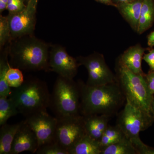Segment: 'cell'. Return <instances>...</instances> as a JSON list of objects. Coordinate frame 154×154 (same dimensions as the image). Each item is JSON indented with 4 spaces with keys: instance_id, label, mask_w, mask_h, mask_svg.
<instances>
[{
    "instance_id": "1",
    "label": "cell",
    "mask_w": 154,
    "mask_h": 154,
    "mask_svg": "<svg viewBox=\"0 0 154 154\" xmlns=\"http://www.w3.org/2000/svg\"><path fill=\"white\" fill-rule=\"evenodd\" d=\"M81 114L84 116H107L110 118L118 114L126 99L116 82L102 85H88L79 81Z\"/></svg>"
},
{
    "instance_id": "2",
    "label": "cell",
    "mask_w": 154,
    "mask_h": 154,
    "mask_svg": "<svg viewBox=\"0 0 154 154\" xmlns=\"http://www.w3.org/2000/svg\"><path fill=\"white\" fill-rule=\"evenodd\" d=\"M8 48L11 63L28 71H50L49 45L32 35L14 39Z\"/></svg>"
},
{
    "instance_id": "3",
    "label": "cell",
    "mask_w": 154,
    "mask_h": 154,
    "mask_svg": "<svg viewBox=\"0 0 154 154\" xmlns=\"http://www.w3.org/2000/svg\"><path fill=\"white\" fill-rule=\"evenodd\" d=\"M51 94L45 82L37 79L24 81L19 88H14L9 96L19 113L27 117L47 112Z\"/></svg>"
},
{
    "instance_id": "4",
    "label": "cell",
    "mask_w": 154,
    "mask_h": 154,
    "mask_svg": "<svg viewBox=\"0 0 154 154\" xmlns=\"http://www.w3.org/2000/svg\"><path fill=\"white\" fill-rule=\"evenodd\" d=\"M117 73L116 82L126 101L140 110L153 121L151 104L154 96L149 90L145 75L135 73L119 62Z\"/></svg>"
},
{
    "instance_id": "5",
    "label": "cell",
    "mask_w": 154,
    "mask_h": 154,
    "mask_svg": "<svg viewBox=\"0 0 154 154\" xmlns=\"http://www.w3.org/2000/svg\"><path fill=\"white\" fill-rule=\"evenodd\" d=\"M49 107L57 118L81 115L79 83L59 75L51 94Z\"/></svg>"
},
{
    "instance_id": "6",
    "label": "cell",
    "mask_w": 154,
    "mask_h": 154,
    "mask_svg": "<svg viewBox=\"0 0 154 154\" xmlns=\"http://www.w3.org/2000/svg\"><path fill=\"white\" fill-rule=\"evenodd\" d=\"M116 125L129 140L139 154H154V148L141 140L140 134L151 125L153 121L139 109L126 101L123 109L118 113Z\"/></svg>"
},
{
    "instance_id": "7",
    "label": "cell",
    "mask_w": 154,
    "mask_h": 154,
    "mask_svg": "<svg viewBox=\"0 0 154 154\" xmlns=\"http://www.w3.org/2000/svg\"><path fill=\"white\" fill-rule=\"evenodd\" d=\"M57 119L54 141L69 153L75 144L86 135L85 117L79 115Z\"/></svg>"
},
{
    "instance_id": "8",
    "label": "cell",
    "mask_w": 154,
    "mask_h": 154,
    "mask_svg": "<svg viewBox=\"0 0 154 154\" xmlns=\"http://www.w3.org/2000/svg\"><path fill=\"white\" fill-rule=\"evenodd\" d=\"M80 65L84 66L88 73L86 84L96 86L116 82V77L107 66L103 56L94 53L87 57H79L77 59Z\"/></svg>"
},
{
    "instance_id": "9",
    "label": "cell",
    "mask_w": 154,
    "mask_h": 154,
    "mask_svg": "<svg viewBox=\"0 0 154 154\" xmlns=\"http://www.w3.org/2000/svg\"><path fill=\"white\" fill-rule=\"evenodd\" d=\"M79 63L69 55L65 48L60 45H53L49 53L50 71L64 78L73 79L77 74Z\"/></svg>"
},
{
    "instance_id": "10",
    "label": "cell",
    "mask_w": 154,
    "mask_h": 154,
    "mask_svg": "<svg viewBox=\"0 0 154 154\" xmlns=\"http://www.w3.org/2000/svg\"><path fill=\"white\" fill-rule=\"evenodd\" d=\"M25 120L36 134L38 148L54 141L57 122L55 116L43 112L28 116Z\"/></svg>"
},
{
    "instance_id": "11",
    "label": "cell",
    "mask_w": 154,
    "mask_h": 154,
    "mask_svg": "<svg viewBox=\"0 0 154 154\" xmlns=\"http://www.w3.org/2000/svg\"><path fill=\"white\" fill-rule=\"evenodd\" d=\"M36 9L27 3L23 11L16 14H8L11 41L33 34L36 23Z\"/></svg>"
},
{
    "instance_id": "12",
    "label": "cell",
    "mask_w": 154,
    "mask_h": 154,
    "mask_svg": "<svg viewBox=\"0 0 154 154\" xmlns=\"http://www.w3.org/2000/svg\"><path fill=\"white\" fill-rule=\"evenodd\" d=\"M38 148V139L35 133L25 120L22 121L12 143L11 154H18L25 151L36 153Z\"/></svg>"
},
{
    "instance_id": "13",
    "label": "cell",
    "mask_w": 154,
    "mask_h": 154,
    "mask_svg": "<svg viewBox=\"0 0 154 154\" xmlns=\"http://www.w3.org/2000/svg\"><path fill=\"white\" fill-rule=\"evenodd\" d=\"M84 117L86 134L95 140L99 141L109 125L110 117L102 115L84 116Z\"/></svg>"
},
{
    "instance_id": "14",
    "label": "cell",
    "mask_w": 154,
    "mask_h": 154,
    "mask_svg": "<svg viewBox=\"0 0 154 154\" xmlns=\"http://www.w3.org/2000/svg\"><path fill=\"white\" fill-rule=\"evenodd\" d=\"M144 52V49L138 45L130 48L122 56L119 63L135 73L144 74L141 66Z\"/></svg>"
},
{
    "instance_id": "15",
    "label": "cell",
    "mask_w": 154,
    "mask_h": 154,
    "mask_svg": "<svg viewBox=\"0 0 154 154\" xmlns=\"http://www.w3.org/2000/svg\"><path fill=\"white\" fill-rule=\"evenodd\" d=\"M22 121L14 124L3 125L0 129V154H11L12 143Z\"/></svg>"
},
{
    "instance_id": "16",
    "label": "cell",
    "mask_w": 154,
    "mask_h": 154,
    "mask_svg": "<svg viewBox=\"0 0 154 154\" xmlns=\"http://www.w3.org/2000/svg\"><path fill=\"white\" fill-rule=\"evenodd\" d=\"M143 0H135L131 2L123 3L119 6V10L132 28L137 31Z\"/></svg>"
},
{
    "instance_id": "17",
    "label": "cell",
    "mask_w": 154,
    "mask_h": 154,
    "mask_svg": "<svg viewBox=\"0 0 154 154\" xmlns=\"http://www.w3.org/2000/svg\"><path fill=\"white\" fill-rule=\"evenodd\" d=\"M102 149L99 141L87 134L75 144L69 151V154H101Z\"/></svg>"
},
{
    "instance_id": "18",
    "label": "cell",
    "mask_w": 154,
    "mask_h": 154,
    "mask_svg": "<svg viewBox=\"0 0 154 154\" xmlns=\"http://www.w3.org/2000/svg\"><path fill=\"white\" fill-rule=\"evenodd\" d=\"M154 21V2L153 0H143L137 31L142 33L152 26Z\"/></svg>"
},
{
    "instance_id": "19",
    "label": "cell",
    "mask_w": 154,
    "mask_h": 154,
    "mask_svg": "<svg viewBox=\"0 0 154 154\" xmlns=\"http://www.w3.org/2000/svg\"><path fill=\"white\" fill-rule=\"evenodd\" d=\"M8 49L5 50L0 58V97H8L12 92L6 81L7 72L11 67L8 60Z\"/></svg>"
},
{
    "instance_id": "20",
    "label": "cell",
    "mask_w": 154,
    "mask_h": 154,
    "mask_svg": "<svg viewBox=\"0 0 154 154\" xmlns=\"http://www.w3.org/2000/svg\"><path fill=\"white\" fill-rule=\"evenodd\" d=\"M101 154H139L132 143L125 137L102 149Z\"/></svg>"
},
{
    "instance_id": "21",
    "label": "cell",
    "mask_w": 154,
    "mask_h": 154,
    "mask_svg": "<svg viewBox=\"0 0 154 154\" xmlns=\"http://www.w3.org/2000/svg\"><path fill=\"white\" fill-rule=\"evenodd\" d=\"M125 137L123 133L117 125H108L99 139V142L102 149L117 142Z\"/></svg>"
},
{
    "instance_id": "22",
    "label": "cell",
    "mask_w": 154,
    "mask_h": 154,
    "mask_svg": "<svg viewBox=\"0 0 154 154\" xmlns=\"http://www.w3.org/2000/svg\"><path fill=\"white\" fill-rule=\"evenodd\" d=\"M19 113L17 107L9 97H0V125L7 123L9 119Z\"/></svg>"
},
{
    "instance_id": "23",
    "label": "cell",
    "mask_w": 154,
    "mask_h": 154,
    "mask_svg": "<svg viewBox=\"0 0 154 154\" xmlns=\"http://www.w3.org/2000/svg\"><path fill=\"white\" fill-rule=\"evenodd\" d=\"M6 81L9 86L11 88H19L25 81L21 69L11 66L7 72Z\"/></svg>"
},
{
    "instance_id": "24",
    "label": "cell",
    "mask_w": 154,
    "mask_h": 154,
    "mask_svg": "<svg viewBox=\"0 0 154 154\" xmlns=\"http://www.w3.org/2000/svg\"><path fill=\"white\" fill-rule=\"evenodd\" d=\"M11 41V30L8 16H0V47L2 48L5 45Z\"/></svg>"
},
{
    "instance_id": "25",
    "label": "cell",
    "mask_w": 154,
    "mask_h": 154,
    "mask_svg": "<svg viewBox=\"0 0 154 154\" xmlns=\"http://www.w3.org/2000/svg\"><path fill=\"white\" fill-rule=\"evenodd\" d=\"M37 154H69V152L57 143L54 141L39 147L36 151Z\"/></svg>"
},
{
    "instance_id": "26",
    "label": "cell",
    "mask_w": 154,
    "mask_h": 154,
    "mask_svg": "<svg viewBox=\"0 0 154 154\" xmlns=\"http://www.w3.org/2000/svg\"><path fill=\"white\" fill-rule=\"evenodd\" d=\"M25 0H8L7 5V9L9 14H14L19 13L23 11L26 7Z\"/></svg>"
},
{
    "instance_id": "27",
    "label": "cell",
    "mask_w": 154,
    "mask_h": 154,
    "mask_svg": "<svg viewBox=\"0 0 154 154\" xmlns=\"http://www.w3.org/2000/svg\"><path fill=\"white\" fill-rule=\"evenodd\" d=\"M145 77L149 90L154 96V71L150 70Z\"/></svg>"
},
{
    "instance_id": "28",
    "label": "cell",
    "mask_w": 154,
    "mask_h": 154,
    "mask_svg": "<svg viewBox=\"0 0 154 154\" xmlns=\"http://www.w3.org/2000/svg\"><path fill=\"white\" fill-rule=\"evenodd\" d=\"M143 59L149 66L150 70L154 71V49L144 56Z\"/></svg>"
},
{
    "instance_id": "29",
    "label": "cell",
    "mask_w": 154,
    "mask_h": 154,
    "mask_svg": "<svg viewBox=\"0 0 154 154\" xmlns=\"http://www.w3.org/2000/svg\"><path fill=\"white\" fill-rule=\"evenodd\" d=\"M8 1V0H0V13H2L7 9Z\"/></svg>"
},
{
    "instance_id": "30",
    "label": "cell",
    "mask_w": 154,
    "mask_h": 154,
    "mask_svg": "<svg viewBox=\"0 0 154 154\" xmlns=\"http://www.w3.org/2000/svg\"><path fill=\"white\" fill-rule=\"evenodd\" d=\"M148 44L150 47L154 46V31L149 35L148 38Z\"/></svg>"
},
{
    "instance_id": "31",
    "label": "cell",
    "mask_w": 154,
    "mask_h": 154,
    "mask_svg": "<svg viewBox=\"0 0 154 154\" xmlns=\"http://www.w3.org/2000/svg\"><path fill=\"white\" fill-rule=\"evenodd\" d=\"M38 2V0H29L28 3H29V4L33 6L34 8H36Z\"/></svg>"
},
{
    "instance_id": "32",
    "label": "cell",
    "mask_w": 154,
    "mask_h": 154,
    "mask_svg": "<svg viewBox=\"0 0 154 154\" xmlns=\"http://www.w3.org/2000/svg\"><path fill=\"white\" fill-rule=\"evenodd\" d=\"M151 113L153 119V121L154 122V97L152 102Z\"/></svg>"
},
{
    "instance_id": "33",
    "label": "cell",
    "mask_w": 154,
    "mask_h": 154,
    "mask_svg": "<svg viewBox=\"0 0 154 154\" xmlns=\"http://www.w3.org/2000/svg\"><path fill=\"white\" fill-rule=\"evenodd\" d=\"M118 2L121 3V4H123V3H127L131 2H134L135 0H116Z\"/></svg>"
},
{
    "instance_id": "34",
    "label": "cell",
    "mask_w": 154,
    "mask_h": 154,
    "mask_svg": "<svg viewBox=\"0 0 154 154\" xmlns=\"http://www.w3.org/2000/svg\"><path fill=\"white\" fill-rule=\"evenodd\" d=\"M98 2H100L103 3H105V4H108L110 2L111 0H97Z\"/></svg>"
},
{
    "instance_id": "35",
    "label": "cell",
    "mask_w": 154,
    "mask_h": 154,
    "mask_svg": "<svg viewBox=\"0 0 154 154\" xmlns=\"http://www.w3.org/2000/svg\"><path fill=\"white\" fill-rule=\"evenodd\" d=\"M26 1H27V3H28V1H29V0H26Z\"/></svg>"
}]
</instances>
